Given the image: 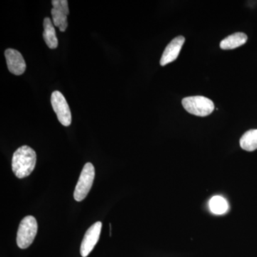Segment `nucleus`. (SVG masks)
<instances>
[{"label": "nucleus", "instance_id": "nucleus-4", "mask_svg": "<svg viewBox=\"0 0 257 257\" xmlns=\"http://www.w3.org/2000/svg\"><path fill=\"white\" fill-rule=\"evenodd\" d=\"M95 177V170L92 163L88 162L83 167L78 182L74 192V198L77 202L84 200L92 188Z\"/></svg>", "mask_w": 257, "mask_h": 257}, {"label": "nucleus", "instance_id": "nucleus-7", "mask_svg": "<svg viewBox=\"0 0 257 257\" xmlns=\"http://www.w3.org/2000/svg\"><path fill=\"white\" fill-rule=\"evenodd\" d=\"M5 58L8 69L15 75H21L25 72L26 63L23 55L19 51L14 49H7L5 52Z\"/></svg>", "mask_w": 257, "mask_h": 257}, {"label": "nucleus", "instance_id": "nucleus-10", "mask_svg": "<svg viewBox=\"0 0 257 257\" xmlns=\"http://www.w3.org/2000/svg\"><path fill=\"white\" fill-rule=\"evenodd\" d=\"M43 25V38L45 42H46L47 46L52 50L57 48L58 46V40H57L55 26H54L52 20L49 18H45Z\"/></svg>", "mask_w": 257, "mask_h": 257}, {"label": "nucleus", "instance_id": "nucleus-11", "mask_svg": "<svg viewBox=\"0 0 257 257\" xmlns=\"http://www.w3.org/2000/svg\"><path fill=\"white\" fill-rule=\"evenodd\" d=\"M239 144L245 151L253 152L257 150V130H248L243 134Z\"/></svg>", "mask_w": 257, "mask_h": 257}, {"label": "nucleus", "instance_id": "nucleus-6", "mask_svg": "<svg viewBox=\"0 0 257 257\" xmlns=\"http://www.w3.org/2000/svg\"><path fill=\"white\" fill-rule=\"evenodd\" d=\"M101 226V221H97L90 226L84 234L80 247L82 257H87L96 246L100 236Z\"/></svg>", "mask_w": 257, "mask_h": 257}, {"label": "nucleus", "instance_id": "nucleus-2", "mask_svg": "<svg viewBox=\"0 0 257 257\" xmlns=\"http://www.w3.org/2000/svg\"><path fill=\"white\" fill-rule=\"evenodd\" d=\"M38 225L34 216H27L21 221L17 234V243L20 248H28L36 236Z\"/></svg>", "mask_w": 257, "mask_h": 257}, {"label": "nucleus", "instance_id": "nucleus-3", "mask_svg": "<svg viewBox=\"0 0 257 257\" xmlns=\"http://www.w3.org/2000/svg\"><path fill=\"white\" fill-rule=\"evenodd\" d=\"M182 103L186 111L198 116H207L214 109V102L205 96H188L184 98Z\"/></svg>", "mask_w": 257, "mask_h": 257}, {"label": "nucleus", "instance_id": "nucleus-8", "mask_svg": "<svg viewBox=\"0 0 257 257\" xmlns=\"http://www.w3.org/2000/svg\"><path fill=\"white\" fill-rule=\"evenodd\" d=\"M185 38L183 36L175 37L166 47L162 58L160 60L161 66H165L177 60L183 46Z\"/></svg>", "mask_w": 257, "mask_h": 257}, {"label": "nucleus", "instance_id": "nucleus-1", "mask_svg": "<svg viewBox=\"0 0 257 257\" xmlns=\"http://www.w3.org/2000/svg\"><path fill=\"white\" fill-rule=\"evenodd\" d=\"M37 162L36 152L29 146L18 148L13 155L12 167L15 175L19 179L28 177L35 170Z\"/></svg>", "mask_w": 257, "mask_h": 257}, {"label": "nucleus", "instance_id": "nucleus-12", "mask_svg": "<svg viewBox=\"0 0 257 257\" xmlns=\"http://www.w3.org/2000/svg\"><path fill=\"white\" fill-rule=\"evenodd\" d=\"M52 20L55 27L59 28L61 32H64L67 30L68 26L67 23V15L69 14V12L64 10L52 8L51 10Z\"/></svg>", "mask_w": 257, "mask_h": 257}, {"label": "nucleus", "instance_id": "nucleus-13", "mask_svg": "<svg viewBox=\"0 0 257 257\" xmlns=\"http://www.w3.org/2000/svg\"><path fill=\"white\" fill-rule=\"evenodd\" d=\"M209 208L211 212L221 215L228 210L227 202L220 196H215L211 198V200L209 201Z\"/></svg>", "mask_w": 257, "mask_h": 257}, {"label": "nucleus", "instance_id": "nucleus-5", "mask_svg": "<svg viewBox=\"0 0 257 257\" xmlns=\"http://www.w3.org/2000/svg\"><path fill=\"white\" fill-rule=\"evenodd\" d=\"M51 104L61 124L65 126H69L72 123V114L63 94L59 91L52 92Z\"/></svg>", "mask_w": 257, "mask_h": 257}, {"label": "nucleus", "instance_id": "nucleus-9", "mask_svg": "<svg viewBox=\"0 0 257 257\" xmlns=\"http://www.w3.org/2000/svg\"><path fill=\"white\" fill-rule=\"evenodd\" d=\"M247 35L243 32H236L226 37L220 42V47L222 50H234L242 46L247 41Z\"/></svg>", "mask_w": 257, "mask_h": 257}]
</instances>
